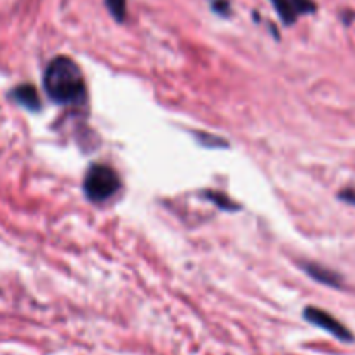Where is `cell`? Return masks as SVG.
I'll return each mask as SVG.
<instances>
[{"mask_svg":"<svg viewBox=\"0 0 355 355\" xmlns=\"http://www.w3.org/2000/svg\"><path fill=\"white\" fill-rule=\"evenodd\" d=\"M284 25H293L302 16L313 15L317 6L313 0H270Z\"/></svg>","mask_w":355,"mask_h":355,"instance_id":"4","label":"cell"},{"mask_svg":"<svg viewBox=\"0 0 355 355\" xmlns=\"http://www.w3.org/2000/svg\"><path fill=\"white\" fill-rule=\"evenodd\" d=\"M206 197L209 200H213L214 204H216L218 207H220V209H225V211H235V209H239V206L237 204L234 202V200L230 199V197H227L225 196L223 192H207L206 193Z\"/></svg>","mask_w":355,"mask_h":355,"instance_id":"8","label":"cell"},{"mask_svg":"<svg viewBox=\"0 0 355 355\" xmlns=\"http://www.w3.org/2000/svg\"><path fill=\"white\" fill-rule=\"evenodd\" d=\"M44 87L58 105H78L85 100V80L80 67L68 56H58L47 64Z\"/></svg>","mask_w":355,"mask_h":355,"instance_id":"1","label":"cell"},{"mask_svg":"<svg viewBox=\"0 0 355 355\" xmlns=\"http://www.w3.org/2000/svg\"><path fill=\"white\" fill-rule=\"evenodd\" d=\"M340 199L347 200V202L354 204L355 206V190H343V192L340 193Z\"/></svg>","mask_w":355,"mask_h":355,"instance_id":"10","label":"cell"},{"mask_svg":"<svg viewBox=\"0 0 355 355\" xmlns=\"http://www.w3.org/2000/svg\"><path fill=\"white\" fill-rule=\"evenodd\" d=\"M213 9L220 16H228L230 15V2L228 0H214Z\"/></svg>","mask_w":355,"mask_h":355,"instance_id":"9","label":"cell"},{"mask_svg":"<svg viewBox=\"0 0 355 355\" xmlns=\"http://www.w3.org/2000/svg\"><path fill=\"white\" fill-rule=\"evenodd\" d=\"M303 317H305L309 322H312L313 326L320 327V329L327 331V333L333 334L334 338L341 341H352L354 340V334L350 333L347 326L340 322L336 317H333L331 313H327L326 310H320L317 306H306L305 312H303Z\"/></svg>","mask_w":355,"mask_h":355,"instance_id":"3","label":"cell"},{"mask_svg":"<svg viewBox=\"0 0 355 355\" xmlns=\"http://www.w3.org/2000/svg\"><path fill=\"white\" fill-rule=\"evenodd\" d=\"M302 268L306 272V275H309V277H312L313 281L320 282V284H324V286H331V288H341V284H343L340 274L329 270V268L319 265V263H303Z\"/></svg>","mask_w":355,"mask_h":355,"instance_id":"5","label":"cell"},{"mask_svg":"<svg viewBox=\"0 0 355 355\" xmlns=\"http://www.w3.org/2000/svg\"><path fill=\"white\" fill-rule=\"evenodd\" d=\"M107 2V8L110 11V15L117 19L119 23H122L128 16V0H105Z\"/></svg>","mask_w":355,"mask_h":355,"instance_id":"7","label":"cell"},{"mask_svg":"<svg viewBox=\"0 0 355 355\" xmlns=\"http://www.w3.org/2000/svg\"><path fill=\"white\" fill-rule=\"evenodd\" d=\"M12 96H15V100L18 101L19 105H23L25 108H28V110H40V98H39V93H37V89L33 87V85L30 84H25V85H19L18 89H15L12 91Z\"/></svg>","mask_w":355,"mask_h":355,"instance_id":"6","label":"cell"},{"mask_svg":"<svg viewBox=\"0 0 355 355\" xmlns=\"http://www.w3.org/2000/svg\"><path fill=\"white\" fill-rule=\"evenodd\" d=\"M119 189H121V176L108 164H94L85 173L84 193L93 202H105L112 199Z\"/></svg>","mask_w":355,"mask_h":355,"instance_id":"2","label":"cell"}]
</instances>
